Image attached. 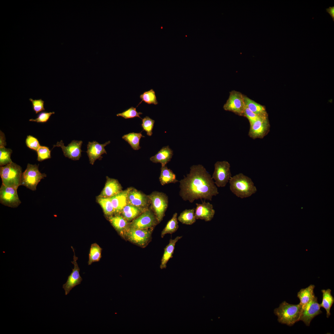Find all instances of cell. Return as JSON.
<instances>
[{"mask_svg":"<svg viewBox=\"0 0 334 334\" xmlns=\"http://www.w3.org/2000/svg\"><path fill=\"white\" fill-rule=\"evenodd\" d=\"M179 182L180 196L191 203L198 199L211 201L219 194L212 176L202 165H192L189 173Z\"/></svg>","mask_w":334,"mask_h":334,"instance_id":"cell-1","label":"cell"},{"mask_svg":"<svg viewBox=\"0 0 334 334\" xmlns=\"http://www.w3.org/2000/svg\"><path fill=\"white\" fill-rule=\"evenodd\" d=\"M229 182L231 191L241 199L249 197L257 191L251 179L242 173L232 176Z\"/></svg>","mask_w":334,"mask_h":334,"instance_id":"cell-2","label":"cell"},{"mask_svg":"<svg viewBox=\"0 0 334 334\" xmlns=\"http://www.w3.org/2000/svg\"><path fill=\"white\" fill-rule=\"evenodd\" d=\"M301 310L302 306L299 304H291L284 301L274 309V312L277 316L279 323L291 326L299 321Z\"/></svg>","mask_w":334,"mask_h":334,"instance_id":"cell-3","label":"cell"},{"mask_svg":"<svg viewBox=\"0 0 334 334\" xmlns=\"http://www.w3.org/2000/svg\"><path fill=\"white\" fill-rule=\"evenodd\" d=\"M22 169L19 165L13 162L1 166L0 175L2 184L17 189L20 186Z\"/></svg>","mask_w":334,"mask_h":334,"instance_id":"cell-4","label":"cell"},{"mask_svg":"<svg viewBox=\"0 0 334 334\" xmlns=\"http://www.w3.org/2000/svg\"><path fill=\"white\" fill-rule=\"evenodd\" d=\"M46 177L45 173H42L39 171L38 165L28 163L25 171L22 173L20 185L32 191H36L38 184Z\"/></svg>","mask_w":334,"mask_h":334,"instance_id":"cell-5","label":"cell"},{"mask_svg":"<svg viewBox=\"0 0 334 334\" xmlns=\"http://www.w3.org/2000/svg\"><path fill=\"white\" fill-rule=\"evenodd\" d=\"M158 223H160L165 215L168 205V198L165 193L154 191L148 196Z\"/></svg>","mask_w":334,"mask_h":334,"instance_id":"cell-6","label":"cell"},{"mask_svg":"<svg viewBox=\"0 0 334 334\" xmlns=\"http://www.w3.org/2000/svg\"><path fill=\"white\" fill-rule=\"evenodd\" d=\"M230 165L227 161H217L214 164V170L212 176L218 187H224L232 177Z\"/></svg>","mask_w":334,"mask_h":334,"instance_id":"cell-7","label":"cell"},{"mask_svg":"<svg viewBox=\"0 0 334 334\" xmlns=\"http://www.w3.org/2000/svg\"><path fill=\"white\" fill-rule=\"evenodd\" d=\"M152 229H136L129 228L123 237L130 242L142 247L146 246L150 241Z\"/></svg>","mask_w":334,"mask_h":334,"instance_id":"cell-8","label":"cell"},{"mask_svg":"<svg viewBox=\"0 0 334 334\" xmlns=\"http://www.w3.org/2000/svg\"><path fill=\"white\" fill-rule=\"evenodd\" d=\"M243 96L244 95L239 92L231 91L228 99L223 106L224 109L239 116H243L245 107Z\"/></svg>","mask_w":334,"mask_h":334,"instance_id":"cell-9","label":"cell"},{"mask_svg":"<svg viewBox=\"0 0 334 334\" xmlns=\"http://www.w3.org/2000/svg\"><path fill=\"white\" fill-rule=\"evenodd\" d=\"M158 223L154 213L150 210L147 209L130 223L129 228L149 229Z\"/></svg>","mask_w":334,"mask_h":334,"instance_id":"cell-10","label":"cell"},{"mask_svg":"<svg viewBox=\"0 0 334 334\" xmlns=\"http://www.w3.org/2000/svg\"><path fill=\"white\" fill-rule=\"evenodd\" d=\"M250 124V128L248 135L253 139H263L270 131V125L268 116L261 117Z\"/></svg>","mask_w":334,"mask_h":334,"instance_id":"cell-11","label":"cell"},{"mask_svg":"<svg viewBox=\"0 0 334 334\" xmlns=\"http://www.w3.org/2000/svg\"><path fill=\"white\" fill-rule=\"evenodd\" d=\"M322 313L317 298L315 296L302 308L299 321H302L306 326H309L312 320Z\"/></svg>","mask_w":334,"mask_h":334,"instance_id":"cell-12","label":"cell"},{"mask_svg":"<svg viewBox=\"0 0 334 334\" xmlns=\"http://www.w3.org/2000/svg\"><path fill=\"white\" fill-rule=\"evenodd\" d=\"M0 202L9 207L16 208L21 203L17 189L7 187L2 184L0 188Z\"/></svg>","mask_w":334,"mask_h":334,"instance_id":"cell-13","label":"cell"},{"mask_svg":"<svg viewBox=\"0 0 334 334\" xmlns=\"http://www.w3.org/2000/svg\"><path fill=\"white\" fill-rule=\"evenodd\" d=\"M83 141L73 140L69 143L67 146H65L62 140L58 142L56 144L54 145L53 148L56 147L61 148L64 156L74 161L79 160L81 156V147Z\"/></svg>","mask_w":334,"mask_h":334,"instance_id":"cell-14","label":"cell"},{"mask_svg":"<svg viewBox=\"0 0 334 334\" xmlns=\"http://www.w3.org/2000/svg\"><path fill=\"white\" fill-rule=\"evenodd\" d=\"M74 252L73 260L71 263L74 265L72 272L68 276L66 282L63 285V288L65 291V294L67 295L70 291L77 285L80 284L82 280L79 274L80 269L77 262L78 257L75 255L73 248L71 246Z\"/></svg>","mask_w":334,"mask_h":334,"instance_id":"cell-15","label":"cell"},{"mask_svg":"<svg viewBox=\"0 0 334 334\" xmlns=\"http://www.w3.org/2000/svg\"><path fill=\"white\" fill-rule=\"evenodd\" d=\"M110 143V141L102 144H100L95 141L88 142L87 145V150L86 152L91 164L93 165L95 161L97 159L101 160L103 157L101 155L104 153L107 154L105 147Z\"/></svg>","mask_w":334,"mask_h":334,"instance_id":"cell-16","label":"cell"},{"mask_svg":"<svg viewBox=\"0 0 334 334\" xmlns=\"http://www.w3.org/2000/svg\"><path fill=\"white\" fill-rule=\"evenodd\" d=\"M149 201L148 196L135 188H131L128 194V203L141 208L147 209Z\"/></svg>","mask_w":334,"mask_h":334,"instance_id":"cell-17","label":"cell"},{"mask_svg":"<svg viewBox=\"0 0 334 334\" xmlns=\"http://www.w3.org/2000/svg\"><path fill=\"white\" fill-rule=\"evenodd\" d=\"M195 216L196 219L210 221L215 214L213 205L209 202H203L201 203H196Z\"/></svg>","mask_w":334,"mask_h":334,"instance_id":"cell-18","label":"cell"},{"mask_svg":"<svg viewBox=\"0 0 334 334\" xmlns=\"http://www.w3.org/2000/svg\"><path fill=\"white\" fill-rule=\"evenodd\" d=\"M122 189L121 184L117 180L107 177L105 186L98 196L110 198L122 191Z\"/></svg>","mask_w":334,"mask_h":334,"instance_id":"cell-19","label":"cell"},{"mask_svg":"<svg viewBox=\"0 0 334 334\" xmlns=\"http://www.w3.org/2000/svg\"><path fill=\"white\" fill-rule=\"evenodd\" d=\"M131 189L129 188L122 191L115 195L110 197L115 213H120L123 208L128 204L127 196Z\"/></svg>","mask_w":334,"mask_h":334,"instance_id":"cell-20","label":"cell"},{"mask_svg":"<svg viewBox=\"0 0 334 334\" xmlns=\"http://www.w3.org/2000/svg\"><path fill=\"white\" fill-rule=\"evenodd\" d=\"M108 220L113 226L122 237L129 228L130 223L122 215L117 213L108 216Z\"/></svg>","mask_w":334,"mask_h":334,"instance_id":"cell-21","label":"cell"},{"mask_svg":"<svg viewBox=\"0 0 334 334\" xmlns=\"http://www.w3.org/2000/svg\"><path fill=\"white\" fill-rule=\"evenodd\" d=\"M173 155V150L167 146L162 147L157 154L150 158V160L153 163H160L161 166H164L170 161Z\"/></svg>","mask_w":334,"mask_h":334,"instance_id":"cell-22","label":"cell"},{"mask_svg":"<svg viewBox=\"0 0 334 334\" xmlns=\"http://www.w3.org/2000/svg\"><path fill=\"white\" fill-rule=\"evenodd\" d=\"M182 236H177L174 239H170L169 244L164 248V252L161 260L160 268L161 269L165 268L169 259L173 257L175 245L177 242L182 238Z\"/></svg>","mask_w":334,"mask_h":334,"instance_id":"cell-23","label":"cell"},{"mask_svg":"<svg viewBox=\"0 0 334 334\" xmlns=\"http://www.w3.org/2000/svg\"><path fill=\"white\" fill-rule=\"evenodd\" d=\"M243 98L245 106L255 114L261 116H268L264 106L256 102L245 95H244Z\"/></svg>","mask_w":334,"mask_h":334,"instance_id":"cell-24","label":"cell"},{"mask_svg":"<svg viewBox=\"0 0 334 334\" xmlns=\"http://www.w3.org/2000/svg\"><path fill=\"white\" fill-rule=\"evenodd\" d=\"M147 209L141 208L128 203L123 208L120 213L127 221H130L135 219Z\"/></svg>","mask_w":334,"mask_h":334,"instance_id":"cell-25","label":"cell"},{"mask_svg":"<svg viewBox=\"0 0 334 334\" xmlns=\"http://www.w3.org/2000/svg\"><path fill=\"white\" fill-rule=\"evenodd\" d=\"M315 288V285H310L306 288L301 289L298 292L297 297L300 300L299 304L302 306V308L315 296L314 292Z\"/></svg>","mask_w":334,"mask_h":334,"instance_id":"cell-26","label":"cell"},{"mask_svg":"<svg viewBox=\"0 0 334 334\" xmlns=\"http://www.w3.org/2000/svg\"><path fill=\"white\" fill-rule=\"evenodd\" d=\"M159 180L162 185L170 183H175L178 182L175 174L166 165L161 166Z\"/></svg>","mask_w":334,"mask_h":334,"instance_id":"cell-27","label":"cell"},{"mask_svg":"<svg viewBox=\"0 0 334 334\" xmlns=\"http://www.w3.org/2000/svg\"><path fill=\"white\" fill-rule=\"evenodd\" d=\"M321 292L323 294L322 300L319 305L320 307H323L326 310L327 317L328 318L331 315L330 310L334 302V298L331 294V290L330 289H323Z\"/></svg>","mask_w":334,"mask_h":334,"instance_id":"cell-28","label":"cell"},{"mask_svg":"<svg viewBox=\"0 0 334 334\" xmlns=\"http://www.w3.org/2000/svg\"><path fill=\"white\" fill-rule=\"evenodd\" d=\"M96 201L102 208L104 213L109 216L115 214V211L110 198L98 196Z\"/></svg>","mask_w":334,"mask_h":334,"instance_id":"cell-29","label":"cell"},{"mask_svg":"<svg viewBox=\"0 0 334 334\" xmlns=\"http://www.w3.org/2000/svg\"><path fill=\"white\" fill-rule=\"evenodd\" d=\"M195 209H186L180 214L178 220L182 224L186 225H192L196 221L195 216Z\"/></svg>","mask_w":334,"mask_h":334,"instance_id":"cell-30","label":"cell"},{"mask_svg":"<svg viewBox=\"0 0 334 334\" xmlns=\"http://www.w3.org/2000/svg\"><path fill=\"white\" fill-rule=\"evenodd\" d=\"M141 132L130 133L124 135L122 139L127 142L134 150H138L141 148L139 146V140L141 137H144Z\"/></svg>","mask_w":334,"mask_h":334,"instance_id":"cell-31","label":"cell"},{"mask_svg":"<svg viewBox=\"0 0 334 334\" xmlns=\"http://www.w3.org/2000/svg\"><path fill=\"white\" fill-rule=\"evenodd\" d=\"M178 214L175 213L171 219L167 223L161 232V237L163 238L167 234H172L176 232L179 228Z\"/></svg>","mask_w":334,"mask_h":334,"instance_id":"cell-32","label":"cell"},{"mask_svg":"<svg viewBox=\"0 0 334 334\" xmlns=\"http://www.w3.org/2000/svg\"><path fill=\"white\" fill-rule=\"evenodd\" d=\"M102 249L96 243H94L91 245L89 254L88 265H91L92 263L99 261L101 258Z\"/></svg>","mask_w":334,"mask_h":334,"instance_id":"cell-33","label":"cell"},{"mask_svg":"<svg viewBox=\"0 0 334 334\" xmlns=\"http://www.w3.org/2000/svg\"><path fill=\"white\" fill-rule=\"evenodd\" d=\"M140 98L142 99V101L139 104L143 101L149 105H156L158 104L155 92L153 89L144 92L140 95Z\"/></svg>","mask_w":334,"mask_h":334,"instance_id":"cell-34","label":"cell"},{"mask_svg":"<svg viewBox=\"0 0 334 334\" xmlns=\"http://www.w3.org/2000/svg\"><path fill=\"white\" fill-rule=\"evenodd\" d=\"M12 152L10 148H6L5 147L0 148V165L4 166L12 162L11 158Z\"/></svg>","mask_w":334,"mask_h":334,"instance_id":"cell-35","label":"cell"},{"mask_svg":"<svg viewBox=\"0 0 334 334\" xmlns=\"http://www.w3.org/2000/svg\"><path fill=\"white\" fill-rule=\"evenodd\" d=\"M142 119L141 126L143 130L147 132V135L151 136L155 121L148 116H146Z\"/></svg>","mask_w":334,"mask_h":334,"instance_id":"cell-36","label":"cell"},{"mask_svg":"<svg viewBox=\"0 0 334 334\" xmlns=\"http://www.w3.org/2000/svg\"><path fill=\"white\" fill-rule=\"evenodd\" d=\"M142 114V113L138 112L136 110V108L131 107L129 109L125 110L122 113L117 114V116H121L125 119L133 118L138 117L142 119L139 115Z\"/></svg>","mask_w":334,"mask_h":334,"instance_id":"cell-37","label":"cell"},{"mask_svg":"<svg viewBox=\"0 0 334 334\" xmlns=\"http://www.w3.org/2000/svg\"><path fill=\"white\" fill-rule=\"evenodd\" d=\"M36 151L37 160L39 161H41L51 157V151L47 147L40 146Z\"/></svg>","mask_w":334,"mask_h":334,"instance_id":"cell-38","label":"cell"},{"mask_svg":"<svg viewBox=\"0 0 334 334\" xmlns=\"http://www.w3.org/2000/svg\"><path fill=\"white\" fill-rule=\"evenodd\" d=\"M29 100L32 102V109L36 114L45 110L44 107L45 102L41 99L33 100L30 98Z\"/></svg>","mask_w":334,"mask_h":334,"instance_id":"cell-39","label":"cell"},{"mask_svg":"<svg viewBox=\"0 0 334 334\" xmlns=\"http://www.w3.org/2000/svg\"><path fill=\"white\" fill-rule=\"evenodd\" d=\"M54 112H43L39 113L36 119H31L30 121L35 122L38 123H45L47 122L52 114H54Z\"/></svg>","mask_w":334,"mask_h":334,"instance_id":"cell-40","label":"cell"},{"mask_svg":"<svg viewBox=\"0 0 334 334\" xmlns=\"http://www.w3.org/2000/svg\"><path fill=\"white\" fill-rule=\"evenodd\" d=\"M26 144L28 147L36 151L41 146L37 139L30 135L27 136Z\"/></svg>","mask_w":334,"mask_h":334,"instance_id":"cell-41","label":"cell"},{"mask_svg":"<svg viewBox=\"0 0 334 334\" xmlns=\"http://www.w3.org/2000/svg\"><path fill=\"white\" fill-rule=\"evenodd\" d=\"M243 116L247 118L250 123L256 121L261 117L266 116H261L256 115L250 110L246 106Z\"/></svg>","mask_w":334,"mask_h":334,"instance_id":"cell-42","label":"cell"},{"mask_svg":"<svg viewBox=\"0 0 334 334\" xmlns=\"http://www.w3.org/2000/svg\"><path fill=\"white\" fill-rule=\"evenodd\" d=\"M6 145L4 134L1 131L0 133V148L5 147Z\"/></svg>","mask_w":334,"mask_h":334,"instance_id":"cell-43","label":"cell"},{"mask_svg":"<svg viewBox=\"0 0 334 334\" xmlns=\"http://www.w3.org/2000/svg\"><path fill=\"white\" fill-rule=\"evenodd\" d=\"M326 11L331 16L334 21V6H329L328 8L326 9Z\"/></svg>","mask_w":334,"mask_h":334,"instance_id":"cell-44","label":"cell"}]
</instances>
